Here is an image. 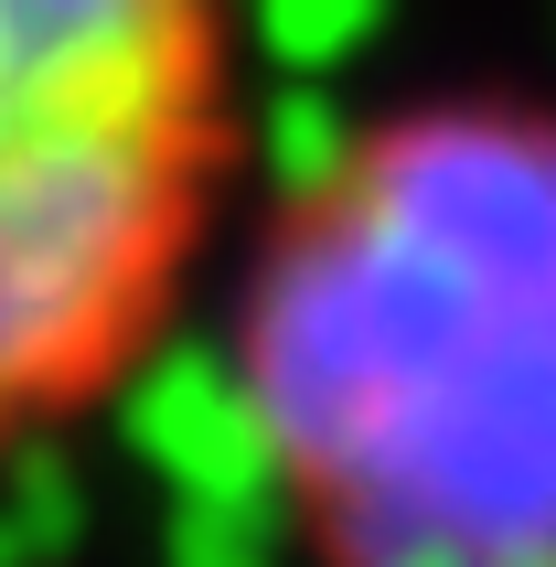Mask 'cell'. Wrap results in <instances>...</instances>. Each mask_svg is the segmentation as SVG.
Here are the masks:
<instances>
[{
    "mask_svg": "<svg viewBox=\"0 0 556 567\" xmlns=\"http://www.w3.org/2000/svg\"><path fill=\"white\" fill-rule=\"evenodd\" d=\"M236 417L300 567H556V107L418 96L236 279Z\"/></svg>",
    "mask_w": 556,
    "mask_h": 567,
    "instance_id": "1",
    "label": "cell"
},
{
    "mask_svg": "<svg viewBox=\"0 0 556 567\" xmlns=\"http://www.w3.org/2000/svg\"><path fill=\"white\" fill-rule=\"evenodd\" d=\"M247 161V0H0V461L161 364Z\"/></svg>",
    "mask_w": 556,
    "mask_h": 567,
    "instance_id": "2",
    "label": "cell"
}]
</instances>
